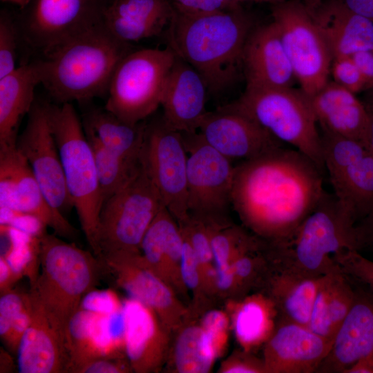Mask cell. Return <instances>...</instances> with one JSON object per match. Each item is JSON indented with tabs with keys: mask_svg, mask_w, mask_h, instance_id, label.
Returning a JSON list of instances; mask_svg holds the SVG:
<instances>
[{
	"mask_svg": "<svg viewBox=\"0 0 373 373\" xmlns=\"http://www.w3.org/2000/svg\"><path fill=\"white\" fill-rule=\"evenodd\" d=\"M163 206L147 229L140 245L142 256L147 266L159 277L169 263L180 262L184 238Z\"/></svg>",
	"mask_w": 373,
	"mask_h": 373,
	"instance_id": "32",
	"label": "cell"
},
{
	"mask_svg": "<svg viewBox=\"0 0 373 373\" xmlns=\"http://www.w3.org/2000/svg\"><path fill=\"white\" fill-rule=\"evenodd\" d=\"M321 136L334 195L356 224L373 210V155L357 141L326 132Z\"/></svg>",
	"mask_w": 373,
	"mask_h": 373,
	"instance_id": "12",
	"label": "cell"
},
{
	"mask_svg": "<svg viewBox=\"0 0 373 373\" xmlns=\"http://www.w3.org/2000/svg\"><path fill=\"white\" fill-rule=\"evenodd\" d=\"M122 307L123 302L111 289H95L85 296L81 304V308L106 315L115 313L121 310Z\"/></svg>",
	"mask_w": 373,
	"mask_h": 373,
	"instance_id": "39",
	"label": "cell"
},
{
	"mask_svg": "<svg viewBox=\"0 0 373 373\" xmlns=\"http://www.w3.org/2000/svg\"><path fill=\"white\" fill-rule=\"evenodd\" d=\"M83 124L113 153L131 160H143L146 127L144 121L131 124L105 108H95L86 115Z\"/></svg>",
	"mask_w": 373,
	"mask_h": 373,
	"instance_id": "30",
	"label": "cell"
},
{
	"mask_svg": "<svg viewBox=\"0 0 373 373\" xmlns=\"http://www.w3.org/2000/svg\"><path fill=\"white\" fill-rule=\"evenodd\" d=\"M354 297V283L341 269L325 275L314 299L307 327L333 342Z\"/></svg>",
	"mask_w": 373,
	"mask_h": 373,
	"instance_id": "29",
	"label": "cell"
},
{
	"mask_svg": "<svg viewBox=\"0 0 373 373\" xmlns=\"http://www.w3.org/2000/svg\"><path fill=\"white\" fill-rule=\"evenodd\" d=\"M1 372H10L13 369V361L10 354L1 348Z\"/></svg>",
	"mask_w": 373,
	"mask_h": 373,
	"instance_id": "50",
	"label": "cell"
},
{
	"mask_svg": "<svg viewBox=\"0 0 373 373\" xmlns=\"http://www.w3.org/2000/svg\"><path fill=\"white\" fill-rule=\"evenodd\" d=\"M103 316L80 307L68 322L66 329L67 373H75L93 359L112 357L102 325Z\"/></svg>",
	"mask_w": 373,
	"mask_h": 373,
	"instance_id": "31",
	"label": "cell"
},
{
	"mask_svg": "<svg viewBox=\"0 0 373 373\" xmlns=\"http://www.w3.org/2000/svg\"><path fill=\"white\" fill-rule=\"evenodd\" d=\"M207 86L190 64L175 55L165 84L161 106L164 122L179 132H195L207 111Z\"/></svg>",
	"mask_w": 373,
	"mask_h": 373,
	"instance_id": "22",
	"label": "cell"
},
{
	"mask_svg": "<svg viewBox=\"0 0 373 373\" xmlns=\"http://www.w3.org/2000/svg\"><path fill=\"white\" fill-rule=\"evenodd\" d=\"M38 245L41 271L30 291L66 329L83 298L104 276L101 261L91 250L55 234L44 232L38 236Z\"/></svg>",
	"mask_w": 373,
	"mask_h": 373,
	"instance_id": "5",
	"label": "cell"
},
{
	"mask_svg": "<svg viewBox=\"0 0 373 373\" xmlns=\"http://www.w3.org/2000/svg\"><path fill=\"white\" fill-rule=\"evenodd\" d=\"M355 232L358 251H373V210L355 224Z\"/></svg>",
	"mask_w": 373,
	"mask_h": 373,
	"instance_id": "44",
	"label": "cell"
},
{
	"mask_svg": "<svg viewBox=\"0 0 373 373\" xmlns=\"http://www.w3.org/2000/svg\"><path fill=\"white\" fill-rule=\"evenodd\" d=\"M351 57L364 79L367 90L373 87V51H361Z\"/></svg>",
	"mask_w": 373,
	"mask_h": 373,
	"instance_id": "46",
	"label": "cell"
},
{
	"mask_svg": "<svg viewBox=\"0 0 373 373\" xmlns=\"http://www.w3.org/2000/svg\"><path fill=\"white\" fill-rule=\"evenodd\" d=\"M109 1V0H108Z\"/></svg>",
	"mask_w": 373,
	"mask_h": 373,
	"instance_id": "58",
	"label": "cell"
},
{
	"mask_svg": "<svg viewBox=\"0 0 373 373\" xmlns=\"http://www.w3.org/2000/svg\"><path fill=\"white\" fill-rule=\"evenodd\" d=\"M16 146L28 162L49 203L64 213L73 207L51 127L48 104L35 102Z\"/></svg>",
	"mask_w": 373,
	"mask_h": 373,
	"instance_id": "16",
	"label": "cell"
},
{
	"mask_svg": "<svg viewBox=\"0 0 373 373\" xmlns=\"http://www.w3.org/2000/svg\"><path fill=\"white\" fill-rule=\"evenodd\" d=\"M84 128L93 150L104 202L126 185L142 169L143 160H131L113 153L99 141L89 128L84 125Z\"/></svg>",
	"mask_w": 373,
	"mask_h": 373,
	"instance_id": "33",
	"label": "cell"
},
{
	"mask_svg": "<svg viewBox=\"0 0 373 373\" xmlns=\"http://www.w3.org/2000/svg\"><path fill=\"white\" fill-rule=\"evenodd\" d=\"M323 276L301 275L274 265L266 285L269 291V298L278 314V323H294L307 327Z\"/></svg>",
	"mask_w": 373,
	"mask_h": 373,
	"instance_id": "27",
	"label": "cell"
},
{
	"mask_svg": "<svg viewBox=\"0 0 373 373\" xmlns=\"http://www.w3.org/2000/svg\"><path fill=\"white\" fill-rule=\"evenodd\" d=\"M369 93L367 95L368 104L366 106L367 109L373 110V87L368 89Z\"/></svg>",
	"mask_w": 373,
	"mask_h": 373,
	"instance_id": "55",
	"label": "cell"
},
{
	"mask_svg": "<svg viewBox=\"0 0 373 373\" xmlns=\"http://www.w3.org/2000/svg\"><path fill=\"white\" fill-rule=\"evenodd\" d=\"M175 11L200 14L228 10L224 0H168Z\"/></svg>",
	"mask_w": 373,
	"mask_h": 373,
	"instance_id": "42",
	"label": "cell"
},
{
	"mask_svg": "<svg viewBox=\"0 0 373 373\" xmlns=\"http://www.w3.org/2000/svg\"><path fill=\"white\" fill-rule=\"evenodd\" d=\"M285 0H247V1H254V2H263V3H271L272 5L273 4H275V3H279V2H281V1H283Z\"/></svg>",
	"mask_w": 373,
	"mask_h": 373,
	"instance_id": "56",
	"label": "cell"
},
{
	"mask_svg": "<svg viewBox=\"0 0 373 373\" xmlns=\"http://www.w3.org/2000/svg\"><path fill=\"white\" fill-rule=\"evenodd\" d=\"M48 114L68 192L90 249L97 256V231L104 199L92 148L71 103L61 106L48 104Z\"/></svg>",
	"mask_w": 373,
	"mask_h": 373,
	"instance_id": "6",
	"label": "cell"
},
{
	"mask_svg": "<svg viewBox=\"0 0 373 373\" xmlns=\"http://www.w3.org/2000/svg\"><path fill=\"white\" fill-rule=\"evenodd\" d=\"M227 325L225 316L218 311L209 312L204 318L203 329L213 338L218 347Z\"/></svg>",
	"mask_w": 373,
	"mask_h": 373,
	"instance_id": "45",
	"label": "cell"
},
{
	"mask_svg": "<svg viewBox=\"0 0 373 373\" xmlns=\"http://www.w3.org/2000/svg\"><path fill=\"white\" fill-rule=\"evenodd\" d=\"M183 238L184 242L180 260L181 276L188 287L195 288L199 281L200 263L191 244L184 236Z\"/></svg>",
	"mask_w": 373,
	"mask_h": 373,
	"instance_id": "41",
	"label": "cell"
},
{
	"mask_svg": "<svg viewBox=\"0 0 373 373\" xmlns=\"http://www.w3.org/2000/svg\"><path fill=\"white\" fill-rule=\"evenodd\" d=\"M311 11L316 10L323 0H300Z\"/></svg>",
	"mask_w": 373,
	"mask_h": 373,
	"instance_id": "52",
	"label": "cell"
},
{
	"mask_svg": "<svg viewBox=\"0 0 373 373\" xmlns=\"http://www.w3.org/2000/svg\"><path fill=\"white\" fill-rule=\"evenodd\" d=\"M309 98L323 132L353 140L368 147L370 113L354 93L329 81Z\"/></svg>",
	"mask_w": 373,
	"mask_h": 373,
	"instance_id": "23",
	"label": "cell"
},
{
	"mask_svg": "<svg viewBox=\"0 0 373 373\" xmlns=\"http://www.w3.org/2000/svg\"><path fill=\"white\" fill-rule=\"evenodd\" d=\"M175 59L169 46L131 50L113 73L104 108L131 124L144 121L161 106Z\"/></svg>",
	"mask_w": 373,
	"mask_h": 373,
	"instance_id": "8",
	"label": "cell"
},
{
	"mask_svg": "<svg viewBox=\"0 0 373 373\" xmlns=\"http://www.w3.org/2000/svg\"><path fill=\"white\" fill-rule=\"evenodd\" d=\"M143 162L164 206L184 222L189 216L188 153L180 132L166 125L162 117L146 123Z\"/></svg>",
	"mask_w": 373,
	"mask_h": 373,
	"instance_id": "14",
	"label": "cell"
},
{
	"mask_svg": "<svg viewBox=\"0 0 373 373\" xmlns=\"http://www.w3.org/2000/svg\"><path fill=\"white\" fill-rule=\"evenodd\" d=\"M124 352L131 367L138 372L151 370L159 356L160 334L155 312L132 298L123 302Z\"/></svg>",
	"mask_w": 373,
	"mask_h": 373,
	"instance_id": "28",
	"label": "cell"
},
{
	"mask_svg": "<svg viewBox=\"0 0 373 373\" xmlns=\"http://www.w3.org/2000/svg\"><path fill=\"white\" fill-rule=\"evenodd\" d=\"M173 14L168 0H109L102 24L118 40L131 44L160 35Z\"/></svg>",
	"mask_w": 373,
	"mask_h": 373,
	"instance_id": "24",
	"label": "cell"
},
{
	"mask_svg": "<svg viewBox=\"0 0 373 373\" xmlns=\"http://www.w3.org/2000/svg\"><path fill=\"white\" fill-rule=\"evenodd\" d=\"M131 50L130 44L118 40L102 23L44 56L41 84L61 104L107 94L117 66Z\"/></svg>",
	"mask_w": 373,
	"mask_h": 373,
	"instance_id": "3",
	"label": "cell"
},
{
	"mask_svg": "<svg viewBox=\"0 0 373 373\" xmlns=\"http://www.w3.org/2000/svg\"><path fill=\"white\" fill-rule=\"evenodd\" d=\"M253 29L241 6L193 15L174 10L165 35L167 46L197 70L209 92L217 94L237 79Z\"/></svg>",
	"mask_w": 373,
	"mask_h": 373,
	"instance_id": "2",
	"label": "cell"
},
{
	"mask_svg": "<svg viewBox=\"0 0 373 373\" xmlns=\"http://www.w3.org/2000/svg\"><path fill=\"white\" fill-rule=\"evenodd\" d=\"M0 202L1 211L32 217L62 237L77 235V230L49 203L16 145L0 147Z\"/></svg>",
	"mask_w": 373,
	"mask_h": 373,
	"instance_id": "15",
	"label": "cell"
},
{
	"mask_svg": "<svg viewBox=\"0 0 373 373\" xmlns=\"http://www.w3.org/2000/svg\"><path fill=\"white\" fill-rule=\"evenodd\" d=\"M19 40V23L8 13L0 15V78L14 71Z\"/></svg>",
	"mask_w": 373,
	"mask_h": 373,
	"instance_id": "36",
	"label": "cell"
},
{
	"mask_svg": "<svg viewBox=\"0 0 373 373\" xmlns=\"http://www.w3.org/2000/svg\"><path fill=\"white\" fill-rule=\"evenodd\" d=\"M276 309L268 298L254 296L241 303L234 319L236 335L246 347L259 344L274 333Z\"/></svg>",
	"mask_w": 373,
	"mask_h": 373,
	"instance_id": "34",
	"label": "cell"
},
{
	"mask_svg": "<svg viewBox=\"0 0 373 373\" xmlns=\"http://www.w3.org/2000/svg\"><path fill=\"white\" fill-rule=\"evenodd\" d=\"M323 174L307 155L283 146L235 166L231 204L267 245H278L317 206Z\"/></svg>",
	"mask_w": 373,
	"mask_h": 373,
	"instance_id": "1",
	"label": "cell"
},
{
	"mask_svg": "<svg viewBox=\"0 0 373 373\" xmlns=\"http://www.w3.org/2000/svg\"><path fill=\"white\" fill-rule=\"evenodd\" d=\"M367 357L369 358V359H370V362H371V363H372V365L373 366V353L371 355H370V356H368Z\"/></svg>",
	"mask_w": 373,
	"mask_h": 373,
	"instance_id": "57",
	"label": "cell"
},
{
	"mask_svg": "<svg viewBox=\"0 0 373 373\" xmlns=\"http://www.w3.org/2000/svg\"><path fill=\"white\" fill-rule=\"evenodd\" d=\"M31 319L17 351L21 373H67L66 328L29 291Z\"/></svg>",
	"mask_w": 373,
	"mask_h": 373,
	"instance_id": "18",
	"label": "cell"
},
{
	"mask_svg": "<svg viewBox=\"0 0 373 373\" xmlns=\"http://www.w3.org/2000/svg\"><path fill=\"white\" fill-rule=\"evenodd\" d=\"M21 277L11 268L6 258L0 256V293L3 294L12 289L14 283Z\"/></svg>",
	"mask_w": 373,
	"mask_h": 373,
	"instance_id": "47",
	"label": "cell"
},
{
	"mask_svg": "<svg viewBox=\"0 0 373 373\" xmlns=\"http://www.w3.org/2000/svg\"><path fill=\"white\" fill-rule=\"evenodd\" d=\"M41 82L40 59L0 78V147L16 145L20 122L31 110L35 89Z\"/></svg>",
	"mask_w": 373,
	"mask_h": 373,
	"instance_id": "26",
	"label": "cell"
},
{
	"mask_svg": "<svg viewBox=\"0 0 373 373\" xmlns=\"http://www.w3.org/2000/svg\"><path fill=\"white\" fill-rule=\"evenodd\" d=\"M367 110L370 115V123L368 133V149L373 155V110Z\"/></svg>",
	"mask_w": 373,
	"mask_h": 373,
	"instance_id": "51",
	"label": "cell"
},
{
	"mask_svg": "<svg viewBox=\"0 0 373 373\" xmlns=\"http://www.w3.org/2000/svg\"><path fill=\"white\" fill-rule=\"evenodd\" d=\"M119 358L101 357L90 361L79 367L75 373H123L127 368L122 363Z\"/></svg>",
	"mask_w": 373,
	"mask_h": 373,
	"instance_id": "43",
	"label": "cell"
},
{
	"mask_svg": "<svg viewBox=\"0 0 373 373\" xmlns=\"http://www.w3.org/2000/svg\"><path fill=\"white\" fill-rule=\"evenodd\" d=\"M330 75L334 82L354 94L367 90L364 79L351 56L334 59Z\"/></svg>",
	"mask_w": 373,
	"mask_h": 373,
	"instance_id": "38",
	"label": "cell"
},
{
	"mask_svg": "<svg viewBox=\"0 0 373 373\" xmlns=\"http://www.w3.org/2000/svg\"><path fill=\"white\" fill-rule=\"evenodd\" d=\"M222 107L250 117L325 171L318 122L309 97L300 88H246L237 100Z\"/></svg>",
	"mask_w": 373,
	"mask_h": 373,
	"instance_id": "7",
	"label": "cell"
},
{
	"mask_svg": "<svg viewBox=\"0 0 373 373\" xmlns=\"http://www.w3.org/2000/svg\"><path fill=\"white\" fill-rule=\"evenodd\" d=\"M198 131L211 146L231 160H250L284 146L250 117L222 106L207 112Z\"/></svg>",
	"mask_w": 373,
	"mask_h": 373,
	"instance_id": "17",
	"label": "cell"
},
{
	"mask_svg": "<svg viewBox=\"0 0 373 373\" xmlns=\"http://www.w3.org/2000/svg\"><path fill=\"white\" fill-rule=\"evenodd\" d=\"M228 9H233L240 6V3L247 0H224Z\"/></svg>",
	"mask_w": 373,
	"mask_h": 373,
	"instance_id": "53",
	"label": "cell"
},
{
	"mask_svg": "<svg viewBox=\"0 0 373 373\" xmlns=\"http://www.w3.org/2000/svg\"><path fill=\"white\" fill-rule=\"evenodd\" d=\"M311 12L333 59L373 51V22L352 11L343 0H323Z\"/></svg>",
	"mask_w": 373,
	"mask_h": 373,
	"instance_id": "25",
	"label": "cell"
},
{
	"mask_svg": "<svg viewBox=\"0 0 373 373\" xmlns=\"http://www.w3.org/2000/svg\"><path fill=\"white\" fill-rule=\"evenodd\" d=\"M341 271L352 281L373 291V261L356 250H347L334 257Z\"/></svg>",
	"mask_w": 373,
	"mask_h": 373,
	"instance_id": "37",
	"label": "cell"
},
{
	"mask_svg": "<svg viewBox=\"0 0 373 373\" xmlns=\"http://www.w3.org/2000/svg\"><path fill=\"white\" fill-rule=\"evenodd\" d=\"M242 66L246 88L292 87L297 81L273 21L251 30L243 48Z\"/></svg>",
	"mask_w": 373,
	"mask_h": 373,
	"instance_id": "21",
	"label": "cell"
},
{
	"mask_svg": "<svg viewBox=\"0 0 373 373\" xmlns=\"http://www.w3.org/2000/svg\"><path fill=\"white\" fill-rule=\"evenodd\" d=\"M163 206L143 164L126 185L104 202L99 219L97 257L140 253L142 239Z\"/></svg>",
	"mask_w": 373,
	"mask_h": 373,
	"instance_id": "9",
	"label": "cell"
},
{
	"mask_svg": "<svg viewBox=\"0 0 373 373\" xmlns=\"http://www.w3.org/2000/svg\"><path fill=\"white\" fill-rule=\"evenodd\" d=\"M355 224L334 193L325 191L315 209L287 241L268 245L269 256L278 268L323 276L341 269L335 256L347 250L358 251Z\"/></svg>",
	"mask_w": 373,
	"mask_h": 373,
	"instance_id": "4",
	"label": "cell"
},
{
	"mask_svg": "<svg viewBox=\"0 0 373 373\" xmlns=\"http://www.w3.org/2000/svg\"><path fill=\"white\" fill-rule=\"evenodd\" d=\"M27 293H19L13 289L0 298V336L6 334L10 323L21 312L26 303Z\"/></svg>",
	"mask_w": 373,
	"mask_h": 373,
	"instance_id": "40",
	"label": "cell"
},
{
	"mask_svg": "<svg viewBox=\"0 0 373 373\" xmlns=\"http://www.w3.org/2000/svg\"><path fill=\"white\" fill-rule=\"evenodd\" d=\"M213 338L203 328L191 327L180 336L175 348V363L184 373L207 372L217 353Z\"/></svg>",
	"mask_w": 373,
	"mask_h": 373,
	"instance_id": "35",
	"label": "cell"
},
{
	"mask_svg": "<svg viewBox=\"0 0 373 373\" xmlns=\"http://www.w3.org/2000/svg\"><path fill=\"white\" fill-rule=\"evenodd\" d=\"M343 373H373V366L369 358L365 357L355 362Z\"/></svg>",
	"mask_w": 373,
	"mask_h": 373,
	"instance_id": "49",
	"label": "cell"
},
{
	"mask_svg": "<svg viewBox=\"0 0 373 373\" xmlns=\"http://www.w3.org/2000/svg\"><path fill=\"white\" fill-rule=\"evenodd\" d=\"M188 153L187 191L190 216L216 225L231 204L235 166L199 131L180 132Z\"/></svg>",
	"mask_w": 373,
	"mask_h": 373,
	"instance_id": "11",
	"label": "cell"
},
{
	"mask_svg": "<svg viewBox=\"0 0 373 373\" xmlns=\"http://www.w3.org/2000/svg\"><path fill=\"white\" fill-rule=\"evenodd\" d=\"M352 11L373 22V0H343Z\"/></svg>",
	"mask_w": 373,
	"mask_h": 373,
	"instance_id": "48",
	"label": "cell"
},
{
	"mask_svg": "<svg viewBox=\"0 0 373 373\" xmlns=\"http://www.w3.org/2000/svg\"><path fill=\"white\" fill-rule=\"evenodd\" d=\"M2 1L10 2L12 3L17 5L21 8L27 6L31 1V0H2Z\"/></svg>",
	"mask_w": 373,
	"mask_h": 373,
	"instance_id": "54",
	"label": "cell"
},
{
	"mask_svg": "<svg viewBox=\"0 0 373 373\" xmlns=\"http://www.w3.org/2000/svg\"><path fill=\"white\" fill-rule=\"evenodd\" d=\"M108 0H34L19 23L21 38L44 56L102 23Z\"/></svg>",
	"mask_w": 373,
	"mask_h": 373,
	"instance_id": "13",
	"label": "cell"
},
{
	"mask_svg": "<svg viewBox=\"0 0 373 373\" xmlns=\"http://www.w3.org/2000/svg\"><path fill=\"white\" fill-rule=\"evenodd\" d=\"M276 24L300 89L311 97L329 82L333 57L311 11L300 0L271 6Z\"/></svg>",
	"mask_w": 373,
	"mask_h": 373,
	"instance_id": "10",
	"label": "cell"
},
{
	"mask_svg": "<svg viewBox=\"0 0 373 373\" xmlns=\"http://www.w3.org/2000/svg\"><path fill=\"white\" fill-rule=\"evenodd\" d=\"M332 341L307 327L280 323L265 349V371L271 373H313L328 354Z\"/></svg>",
	"mask_w": 373,
	"mask_h": 373,
	"instance_id": "20",
	"label": "cell"
},
{
	"mask_svg": "<svg viewBox=\"0 0 373 373\" xmlns=\"http://www.w3.org/2000/svg\"><path fill=\"white\" fill-rule=\"evenodd\" d=\"M352 282L354 297L352 307L318 373H343L355 362L373 353V291Z\"/></svg>",
	"mask_w": 373,
	"mask_h": 373,
	"instance_id": "19",
	"label": "cell"
}]
</instances>
